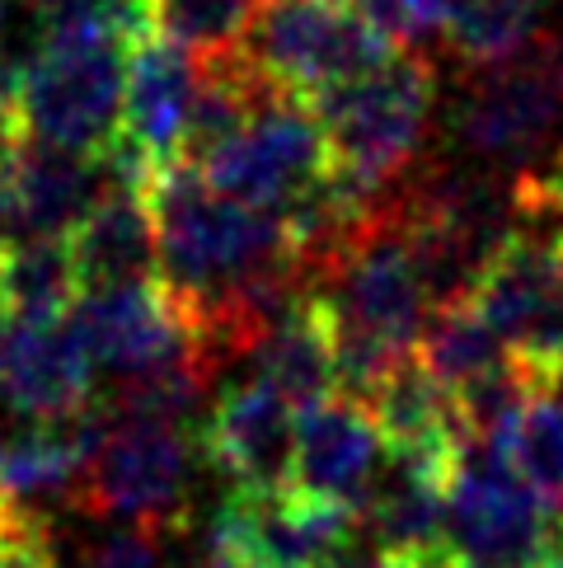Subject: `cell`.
I'll return each instance as SVG.
<instances>
[{"instance_id":"cell-1","label":"cell","mask_w":563,"mask_h":568,"mask_svg":"<svg viewBox=\"0 0 563 568\" xmlns=\"http://www.w3.org/2000/svg\"><path fill=\"white\" fill-rule=\"evenodd\" d=\"M319 301L334 324L338 395L367 399L399 362L418 353L432 301L413 273V258L399 240L390 202H380L371 235L319 282Z\"/></svg>"},{"instance_id":"cell-2","label":"cell","mask_w":563,"mask_h":568,"mask_svg":"<svg viewBox=\"0 0 563 568\" xmlns=\"http://www.w3.org/2000/svg\"><path fill=\"white\" fill-rule=\"evenodd\" d=\"M132 29L90 24L48 33L19 75V132L24 141L104 160L123 136V90Z\"/></svg>"},{"instance_id":"cell-3","label":"cell","mask_w":563,"mask_h":568,"mask_svg":"<svg viewBox=\"0 0 563 568\" xmlns=\"http://www.w3.org/2000/svg\"><path fill=\"white\" fill-rule=\"evenodd\" d=\"M437 99L432 67L418 52H399L380 71L338 85L315 99V118L325 128L334 170L361 193L386 197L409 174L422 146Z\"/></svg>"},{"instance_id":"cell-4","label":"cell","mask_w":563,"mask_h":568,"mask_svg":"<svg viewBox=\"0 0 563 568\" xmlns=\"http://www.w3.org/2000/svg\"><path fill=\"white\" fill-rule=\"evenodd\" d=\"M245 57L277 94L315 104L395 62L399 48L361 14L357 0H268Z\"/></svg>"},{"instance_id":"cell-5","label":"cell","mask_w":563,"mask_h":568,"mask_svg":"<svg viewBox=\"0 0 563 568\" xmlns=\"http://www.w3.org/2000/svg\"><path fill=\"white\" fill-rule=\"evenodd\" d=\"M197 452L203 446L184 428L109 418L75 489L80 513L127 521L132 531H174L188 513Z\"/></svg>"},{"instance_id":"cell-6","label":"cell","mask_w":563,"mask_h":568,"mask_svg":"<svg viewBox=\"0 0 563 568\" xmlns=\"http://www.w3.org/2000/svg\"><path fill=\"white\" fill-rule=\"evenodd\" d=\"M563 123V48L554 38L535 43L484 71L455 109V136L484 165H516V174L545 160L550 136Z\"/></svg>"},{"instance_id":"cell-7","label":"cell","mask_w":563,"mask_h":568,"mask_svg":"<svg viewBox=\"0 0 563 568\" xmlns=\"http://www.w3.org/2000/svg\"><path fill=\"white\" fill-rule=\"evenodd\" d=\"M329 141L310 104L287 94H273L264 109L249 118L226 151H216L197 174L216 193L245 202L254 212L282 216L296 197H306L319 179H329Z\"/></svg>"},{"instance_id":"cell-8","label":"cell","mask_w":563,"mask_h":568,"mask_svg":"<svg viewBox=\"0 0 563 568\" xmlns=\"http://www.w3.org/2000/svg\"><path fill=\"white\" fill-rule=\"evenodd\" d=\"M554 513L489 446H470L447 489L451 555L470 568H526Z\"/></svg>"},{"instance_id":"cell-9","label":"cell","mask_w":563,"mask_h":568,"mask_svg":"<svg viewBox=\"0 0 563 568\" xmlns=\"http://www.w3.org/2000/svg\"><path fill=\"white\" fill-rule=\"evenodd\" d=\"M75 329L85 338L94 367H109L117 381H136L178 362H207L197 343V324L188 306L165 282H136V287L85 292L75 301ZM212 367V362H207Z\"/></svg>"},{"instance_id":"cell-10","label":"cell","mask_w":563,"mask_h":568,"mask_svg":"<svg viewBox=\"0 0 563 568\" xmlns=\"http://www.w3.org/2000/svg\"><path fill=\"white\" fill-rule=\"evenodd\" d=\"M94 357L75 320L0 315V399L19 418L62 423L94 409Z\"/></svg>"},{"instance_id":"cell-11","label":"cell","mask_w":563,"mask_h":568,"mask_svg":"<svg viewBox=\"0 0 563 568\" xmlns=\"http://www.w3.org/2000/svg\"><path fill=\"white\" fill-rule=\"evenodd\" d=\"M296 433L300 414L268 381H235L221 390L197 433L203 456L245 494H287L296 475Z\"/></svg>"},{"instance_id":"cell-12","label":"cell","mask_w":563,"mask_h":568,"mask_svg":"<svg viewBox=\"0 0 563 568\" xmlns=\"http://www.w3.org/2000/svg\"><path fill=\"white\" fill-rule=\"evenodd\" d=\"M203 67L160 38L136 33L127 52V90H123V136L113 155L127 160L136 174H155L178 165L188 132V113L197 99Z\"/></svg>"},{"instance_id":"cell-13","label":"cell","mask_w":563,"mask_h":568,"mask_svg":"<svg viewBox=\"0 0 563 568\" xmlns=\"http://www.w3.org/2000/svg\"><path fill=\"white\" fill-rule=\"evenodd\" d=\"M113 184V160L52 151L14 141L6 197H0V240H66Z\"/></svg>"},{"instance_id":"cell-14","label":"cell","mask_w":563,"mask_h":568,"mask_svg":"<svg viewBox=\"0 0 563 568\" xmlns=\"http://www.w3.org/2000/svg\"><path fill=\"white\" fill-rule=\"evenodd\" d=\"M109 160H113L109 193L66 235L80 296L109 292V287H136V282L160 277V240H155V212L146 202V174L123 165L113 151Z\"/></svg>"},{"instance_id":"cell-15","label":"cell","mask_w":563,"mask_h":568,"mask_svg":"<svg viewBox=\"0 0 563 568\" xmlns=\"http://www.w3.org/2000/svg\"><path fill=\"white\" fill-rule=\"evenodd\" d=\"M380 470H386V442H380V428L371 423L367 404L334 395L300 414L296 475H291L296 494L361 507Z\"/></svg>"},{"instance_id":"cell-16","label":"cell","mask_w":563,"mask_h":568,"mask_svg":"<svg viewBox=\"0 0 563 568\" xmlns=\"http://www.w3.org/2000/svg\"><path fill=\"white\" fill-rule=\"evenodd\" d=\"M109 418L94 409L62 423H6L0 428V507L38 513V503L80 489V475L104 437Z\"/></svg>"},{"instance_id":"cell-17","label":"cell","mask_w":563,"mask_h":568,"mask_svg":"<svg viewBox=\"0 0 563 568\" xmlns=\"http://www.w3.org/2000/svg\"><path fill=\"white\" fill-rule=\"evenodd\" d=\"M447 470L418 460L386 456V470L371 484L367 503L357 507L361 526L371 531L380 555L418 559V564H451V536H447Z\"/></svg>"},{"instance_id":"cell-18","label":"cell","mask_w":563,"mask_h":568,"mask_svg":"<svg viewBox=\"0 0 563 568\" xmlns=\"http://www.w3.org/2000/svg\"><path fill=\"white\" fill-rule=\"evenodd\" d=\"M254 376L291 404L296 414L315 409L338 395V353H334V324L319 292H306L282 315L254 348Z\"/></svg>"},{"instance_id":"cell-19","label":"cell","mask_w":563,"mask_h":568,"mask_svg":"<svg viewBox=\"0 0 563 568\" xmlns=\"http://www.w3.org/2000/svg\"><path fill=\"white\" fill-rule=\"evenodd\" d=\"M264 6L268 0H136V24L193 62H216L245 52Z\"/></svg>"},{"instance_id":"cell-20","label":"cell","mask_w":563,"mask_h":568,"mask_svg":"<svg viewBox=\"0 0 563 568\" xmlns=\"http://www.w3.org/2000/svg\"><path fill=\"white\" fill-rule=\"evenodd\" d=\"M80 301V277L66 240H0V315L66 320Z\"/></svg>"},{"instance_id":"cell-21","label":"cell","mask_w":563,"mask_h":568,"mask_svg":"<svg viewBox=\"0 0 563 568\" xmlns=\"http://www.w3.org/2000/svg\"><path fill=\"white\" fill-rule=\"evenodd\" d=\"M418 362L441 385L460 390V385L498 372L502 362H508V348H502V338L493 334V324L479 315L470 301H455V306H437L428 315V324H422Z\"/></svg>"},{"instance_id":"cell-22","label":"cell","mask_w":563,"mask_h":568,"mask_svg":"<svg viewBox=\"0 0 563 568\" xmlns=\"http://www.w3.org/2000/svg\"><path fill=\"white\" fill-rule=\"evenodd\" d=\"M493 452L512 465V475L526 484L554 517H563V385L535 395Z\"/></svg>"},{"instance_id":"cell-23","label":"cell","mask_w":563,"mask_h":568,"mask_svg":"<svg viewBox=\"0 0 563 568\" xmlns=\"http://www.w3.org/2000/svg\"><path fill=\"white\" fill-rule=\"evenodd\" d=\"M535 14L540 0H447L441 33L470 67L493 71L535 43Z\"/></svg>"},{"instance_id":"cell-24","label":"cell","mask_w":563,"mask_h":568,"mask_svg":"<svg viewBox=\"0 0 563 568\" xmlns=\"http://www.w3.org/2000/svg\"><path fill=\"white\" fill-rule=\"evenodd\" d=\"M357 6L399 52H413L447 29V0H357Z\"/></svg>"},{"instance_id":"cell-25","label":"cell","mask_w":563,"mask_h":568,"mask_svg":"<svg viewBox=\"0 0 563 568\" xmlns=\"http://www.w3.org/2000/svg\"><path fill=\"white\" fill-rule=\"evenodd\" d=\"M0 568H57L48 517L0 507Z\"/></svg>"},{"instance_id":"cell-26","label":"cell","mask_w":563,"mask_h":568,"mask_svg":"<svg viewBox=\"0 0 563 568\" xmlns=\"http://www.w3.org/2000/svg\"><path fill=\"white\" fill-rule=\"evenodd\" d=\"M165 550H160V531H113L99 550L85 559V568H160Z\"/></svg>"},{"instance_id":"cell-27","label":"cell","mask_w":563,"mask_h":568,"mask_svg":"<svg viewBox=\"0 0 563 568\" xmlns=\"http://www.w3.org/2000/svg\"><path fill=\"white\" fill-rule=\"evenodd\" d=\"M526 568H563V517L550 521V531H545V540H540V550L531 555Z\"/></svg>"},{"instance_id":"cell-28","label":"cell","mask_w":563,"mask_h":568,"mask_svg":"<svg viewBox=\"0 0 563 568\" xmlns=\"http://www.w3.org/2000/svg\"><path fill=\"white\" fill-rule=\"evenodd\" d=\"M338 568H447V564H418V559H395V555H348Z\"/></svg>"},{"instance_id":"cell-29","label":"cell","mask_w":563,"mask_h":568,"mask_svg":"<svg viewBox=\"0 0 563 568\" xmlns=\"http://www.w3.org/2000/svg\"><path fill=\"white\" fill-rule=\"evenodd\" d=\"M10 151H14V141H0V197H6V174H10Z\"/></svg>"},{"instance_id":"cell-30","label":"cell","mask_w":563,"mask_h":568,"mask_svg":"<svg viewBox=\"0 0 563 568\" xmlns=\"http://www.w3.org/2000/svg\"><path fill=\"white\" fill-rule=\"evenodd\" d=\"M447 568H470V564H460V559H451V564H447Z\"/></svg>"},{"instance_id":"cell-31","label":"cell","mask_w":563,"mask_h":568,"mask_svg":"<svg viewBox=\"0 0 563 568\" xmlns=\"http://www.w3.org/2000/svg\"><path fill=\"white\" fill-rule=\"evenodd\" d=\"M559 254H563V235H559Z\"/></svg>"}]
</instances>
